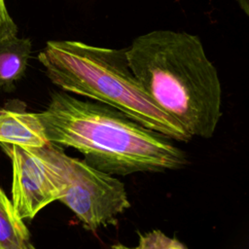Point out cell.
I'll list each match as a JSON object with an SVG mask.
<instances>
[{
	"label": "cell",
	"mask_w": 249,
	"mask_h": 249,
	"mask_svg": "<svg viewBox=\"0 0 249 249\" xmlns=\"http://www.w3.org/2000/svg\"><path fill=\"white\" fill-rule=\"evenodd\" d=\"M37 116L50 143L76 149L89 165L113 176L175 170L188 164L186 154L171 138L97 101L53 91Z\"/></svg>",
	"instance_id": "1"
},
{
	"label": "cell",
	"mask_w": 249,
	"mask_h": 249,
	"mask_svg": "<svg viewBox=\"0 0 249 249\" xmlns=\"http://www.w3.org/2000/svg\"><path fill=\"white\" fill-rule=\"evenodd\" d=\"M125 53L144 91L191 137L214 134L221 118V83L196 35L154 30L136 37Z\"/></svg>",
	"instance_id": "2"
},
{
	"label": "cell",
	"mask_w": 249,
	"mask_h": 249,
	"mask_svg": "<svg viewBox=\"0 0 249 249\" xmlns=\"http://www.w3.org/2000/svg\"><path fill=\"white\" fill-rule=\"evenodd\" d=\"M38 59L48 78L61 90L114 107L172 140L188 142L192 138L144 91L128 65L125 49L51 40Z\"/></svg>",
	"instance_id": "3"
},
{
	"label": "cell",
	"mask_w": 249,
	"mask_h": 249,
	"mask_svg": "<svg viewBox=\"0 0 249 249\" xmlns=\"http://www.w3.org/2000/svg\"><path fill=\"white\" fill-rule=\"evenodd\" d=\"M52 165L60 202L66 205L89 231L115 224L130 207L124 184L117 177L68 156L63 147L44 145Z\"/></svg>",
	"instance_id": "4"
},
{
	"label": "cell",
	"mask_w": 249,
	"mask_h": 249,
	"mask_svg": "<svg viewBox=\"0 0 249 249\" xmlns=\"http://www.w3.org/2000/svg\"><path fill=\"white\" fill-rule=\"evenodd\" d=\"M0 145L13 165L14 208L22 220L32 219L41 209L58 198V190L44 146Z\"/></svg>",
	"instance_id": "5"
},
{
	"label": "cell",
	"mask_w": 249,
	"mask_h": 249,
	"mask_svg": "<svg viewBox=\"0 0 249 249\" xmlns=\"http://www.w3.org/2000/svg\"><path fill=\"white\" fill-rule=\"evenodd\" d=\"M49 143L37 113L26 110L19 100H11L0 108V144L41 147Z\"/></svg>",
	"instance_id": "6"
},
{
	"label": "cell",
	"mask_w": 249,
	"mask_h": 249,
	"mask_svg": "<svg viewBox=\"0 0 249 249\" xmlns=\"http://www.w3.org/2000/svg\"><path fill=\"white\" fill-rule=\"evenodd\" d=\"M32 43L18 35L0 41V89L12 90L25 74Z\"/></svg>",
	"instance_id": "7"
},
{
	"label": "cell",
	"mask_w": 249,
	"mask_h": 249,
	"mask_svg": "<svg viewBox=\"0 0 249 249\" xmlns=\"http://www.w3.org/2000/svg\"><path fill=\"white\" fill-rule=\"evenodd\" d=\"M0 249H36L30 233L0 188Z\"/></svg>",
	"instance_id": "8"
},
{
	"label": "cell",
	"mask_w": 249,
	"mask_h": 249,
	"mask_svg": "<svg viewBox=\"0 0 249 249\" xmlns=\"http://www.w3.org/2000/svg\"><path fill=\"white\" fill-rule=\"evenodd\" d=\"M111 249H188L181 241L170 237L160 230L139 234L138 243L133 246H125L118 243L112 245Z\"/></svg>",
	"instance_id": "9"
},
{
	"label": "cell",
	"mask_w": 249,
	"mask_h": 249,
	"mask_svg": "<svg viewBox=\"0 0 249 249\" xmlns=\"http://www.w3.org/2000/svg\"><path fill=\"white\" fill-rule=\"evenodd\" d=\"M18 33V25L10 15L5 0H0V41L16 36Z\"/></svg>",
	"instance_id": "10"
}]
</instances>
